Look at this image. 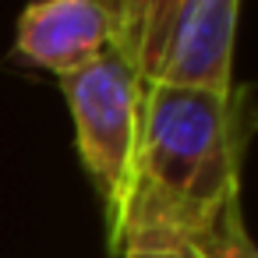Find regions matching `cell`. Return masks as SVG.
Listing matches in <instances>:
<instances>
[{
	"instance_id": "obj_1",
	"label": "cell",
	"mask_w": 258,
	"mask_h": 258,
	"mask_svg": "<svg viewBox=\"0 0 258 258\" xmlns=\"http://www.w3.org/2000/svg\"><path fill=\"white\" fill-rule=\"evenodd\" d=\"M237 202L233 96L149 89L127 195L106 244L131 251H180L209 237Z\"/></svg>"
},
{
	"instance_id": "obj_2",
	"label": "cell",
	"mask_w": 258,
	"mask_h": 258,
	"mask_svg": "<svg viewBox=\"0 0 258 258\" xmlns=\"http://www.w3.org/2000/svg\"><path fill=\"white\" fill-rule=\"evenodd\" d=\"M110 50L149 89L233 96L240 0H106Z\"/></svg>"
},
{
	"instance_id": "obj_3",
	"label": "cell",
	"mask_w": 258,
	"mask_h": 258,
	"mask_svg": "<svg viewBox=\"0 0 258 258\" xmlns=\"http://www.w3.org/2000/svg\"><path fill=\"white\" fill-rule=\"evenodd\" d=\"M60 92L75 117L78 159L89 173V184L99 195L106 230H110L120 216L127 180H131V163L142 135L145 85L110 50L96 64L60 78Z\"/></svg>"
},
{
	"instance_id": "obj_4",
	"label": "cell",
	"mask_w": 258,
	"mask_h": 258,
	"mask_svg": "<svg viewBox=\"0 0 258 258\" xmlns=\"http://www.w3.org/2000/svg\"><path fill=\"white\" fill-rule=\"evenodd\" d=\"M15 53L25 64L68 78L110 53L106 0H43L22 11Z\"/></svg>"
},
{
	"instance_id": "obj_5",
	"label": "cell",
	"mask_w": 258,
	"mask_h": 258,
	"mask_svg": "<svg viewBox=\"0 0 258 258\" xmlns=\"http://www.w3.org/2000/svg\"><path fill=\"white\" fill-rule=\"evenodd\" d=\"M191 251H195L198 258H258V244L247 237L237 202L223 212L219 226H216L209 237H202L198 244H191Z\"/></svg>"
},
{
	"instance_id": "obj_6",
	"label": "cell",
	"mask_w": 258,
	"mask_h": 258,
	"mask_svg": "<svg viewBox=\"0 0 258 258\" xmlns=\"http://www.w3.org/2000/svg\"><path fill=\"white\" fill-rule=\"evenodd\" d=\"M124 258H198L191 247H180V251H131Z\"/></svg>"
}]
</instances>
